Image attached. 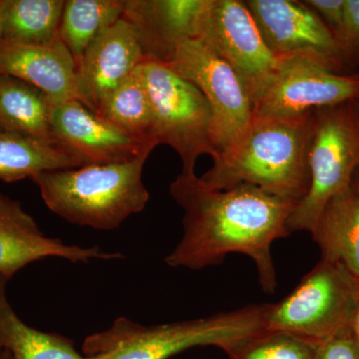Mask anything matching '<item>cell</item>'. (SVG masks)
I'll return each mask as SVG.
<instances>
[{"mask_svg":"<svg viewBox=\"0 0 359 359\" xmlns=\"http://www.w3.org/2000/svg\"><path fill=\"white\" fill-rule=\"evenodd\" d=\"M170 193L184 210V233L165 259L168 266L202 269L221 264L228 255L243 254L256 264L264 292H275L271 245L292 233L287 223L294 203L248 184L211 190L195 172H181Z\"/></svg>","mask_w":359,"mask_h":359,"instance_id":"6da1fadb","label":"cell"},{"mask_svg":"<svg viewBox=\"0 0 359 359\" xmlns=\"http://www.w3.org/2000/svg\"><path fill=\"white\" fill-rule=\"evenodd\" d=\"M313 114L254 117L240 140L212 161L201 181L215 191L248 184L297 205L311 184L309 153Z\"/></svg>","mask_w":359,"mask_h":359,"instance_id":"7a4b0ae2","label":"cell"},{"mask_svg":"<svg viewBox=\"0 0 359 359\" xmlns=\"http://www.w3.org/2000/svg\"><path fill=\"white\" fill-rule=\"evenodd\" d=\"M152 151L134 159L85 165L35 175L45 205L68 223L96 230H115L147 205L143 169Z\"/></svg>","mask_w":359,"mask_h":359,"instance_id":"3957f363","label":"cell"},{"mask_svg":"<svg viewBox=\"0 0 359 359\" xmlns=\"http://www.w3.org/2000/svg\"><path fill=\"white\" fill-rule=\"evenodd\" d=\"M266 304L249 306L181 323L146 327L117 318L109 330L84 340L85 355L111 353L110 359H168L196 346H217L224 353L264 327Z\"/></svg>","mask_w":359,"mask_h":359,"instance_id":"277c9868","label":"cell"},{"mask_svg":"<svg viewBox=\"0 0 359 359\" xmlns=\"http://www.w3.org/2000/svg\"><path fill=\"white\" fill-rule=\"evenodd\" d=\"M359 282L342 264L321 259L287 297L266 304L264 330L320 342L353 330Z\"/></svg>","mask_w":359,"mask_h":359,"instance_id":"5b68a950","label":"cell"},{"mask_svg":"<svg viewBox=\"0 0 359 359\" xmlns=\"http://www.w3.org/2000/svg\"><path fill=\"white\" fill-rule=\"evenodd\" d=\"M358 165L359 119L353 101L314 111L309 153L311 184L290 215V233H311L327 203L351 188Z\"/></svg>","mask_w":359,"mask_h":359,"instance_id":"8992f818","label":"cell"},{"mask_svg":"<svg viewBox=\"0 0 359 359\" xmlns=\"http://www.w3.org/2000/svg\"><path fill=\"white\" fill-rule=\"evenodd\" d=\"M140 71L152 107L153 141L178 153L182 172H195L202 155L216 160L219 154L212 141V113L202 92L168 65L144 62Z\"/></svg>","mask_w":359,"mask_h":359,"instance_id":"52a82bcc","label":"cell"},{"mask_svg":"<svg viewBox=\"0 0 359 359\" xmlns=\"http://www.w3.org/2000/svg\"><path fill=\"white\" fill-rule=\"evenodd\" d=\"M197 39L236 71L254 107L273 83L280 58L269 48L245 1L209 0Z\"/></svg>","mask_w":359,"mask_h":359,"instance_id":"ba28073f","label":"cell"},{"mask_svg":"<svg viewBox=\"0 0 359 359\" xmlns=\"http://www.w3.org/2000/svg\"><path fill=\"white\" fill-rule=\"evenodd\" d=\"M202 92L212 113V141L219 154L230 150L249 128L254 110L236 71L198 39L187 40L168 65Z\"/></svg>","mask_w":359,"mask_h":359,"instance_id":"9c48e42d","label":"cell"},{"mask_svg":"<svg viewBox=\"0 0 359 359\" xmlns=\"http://www.w3.org/2000/svg\"><path fill=\"white\" fill-rule=\"evenodd\" d=\"M245 4L278 58H304L337 74H354L327 25L304 1L248 0Z\"/></svg>","mask_w":359,"mask_h":359,"instance_id":"30bf717a","label":"cell"},{"mask_svg":"<svg viewBox=\"0 0 359 359\" xmlns=\"http://www.w3.org/2000/svg\"><path fill=\"white\" fill-rule=\"evenodd\" d=\"M359 98V74H337L306 59L280 58L275 79L255 104L254 117L294 118Z\"/></svg>","mask_w":359,"mask_h":359,"instance_id":"8fae6325","label":"cell"},{"mask_svg":"<svg viewBox=\"0 0 359 359\" xmlns=\"http://www.w3.org/2000/svg\"><path fill=\"white\" fill-rule=\"evenodd\" d=\"M51 134L53 143L79 167L134 159L157 146L118 128L79 100L53 104Z\"/></svg>","mask_w":359,"mask_h":359,"instance_id":"7c38bea8","label":"cell"},{"mask_svg":"<svg viewBox=\"0 0 359 359\" xmlns=\"http://www.w3.org/2000/svg\"><path fill=\"white\" fill-rule=\"evenodd\" d=\"M46 257L87 264L91 259L112 261L124 257L98 247L70 245L47 237L18 201L0 192V276L9 280L28 264Z\"/></svg>","mask_w":359,"mask_h":359,"instance_id":"4fadbf2b","label":"cell"},{"mask_svg":"<svg viewBox=\"0 0 359 359\" xmlns=\"http://www.w3.org/2000/svg\"><path fill=\"white\" fill-rule=\"evenodd\" d=\"M209 0H125L123 18L134 28L146 62L168 65L181 44L197 39Z\"/></svg>","mask_w":359,"mask_h":359,"instance_id":"5bb4252c","label":"cell"},{"mask_svg":"<svg viewBox=\"0 0 359 359\" xmlns=\"http://www.w3.org/2000/svg\"><path fill=\"white\" fill-rule=\"evenodd\" d=\"M144 62L136 32L122 18L77 61L80 102L97 113L104 99Z\"/></svg>","mask_w":359,"mask_h":359,"instance_id":"9a60e30c","label":"cell"},{"mask_svg":"<svg viewBox=\"0 0 359 359\" xmlns=\"http://www.w3.org/2000/svg\"><path fill=\"white\" fill-rule=\"evenodd\" d=\"M0 75L33 85L52 103L79 100L77 60L60 40L47 46L1 43Z\"/></svg>","mask_w":359,"mask_h":359,"instance_id":"2e32d148","label":"cell"},{"mask_svg":"<svg viewBox=\"0 0 359 359\" xmlns=\"http://www.w3.org/2000/svg\"><path fill=\"white\" fill-rule=\"evenodd\" d=\"M323 259L342 264L359 282V196L351 188L332 198L311 231Z\"/></svg>","mask_w":359,"mask_h":359,"instance_id":"e0dca14e","label":"cell"},{"mask_svg":"<svg viewBox=\"0 0 359 359\" xmlns=\"http://www.w3.org/2000/svg\"><path fill=\"white\" fill-rule=\"evenodd\" d=\"M8 280L0 276V353L11 359H110L111 353L85 355L73 340L28 327L18 318L6 294Z\"/></svg>","mask_w":359,"mask_h":359,"instance_id":"ac0fdd59","label":"cell"},{"mask_svg":"<svg viewBox=\"0 0 359 359\" xmlns=\"http://www.w3.org/2000/svg\"><path fill=\"white\" fill-rule=\"evenodd\" d=\"M53 103L33 85L11 75H0V127L52 142Z\"/></svg>","mask_w":359,"mask_h":359,"instance_id":"d6986e66","label":"cell"},{"mask_svg":"<svg viewBox=\"0 0 359 359\" xmlns=\"http://www.w3.org/2000/svg\"><path fill=\"white\" fill-rule=\"evenodd\" d=\"M78 167L56 144L0 127V181L13 183L42 172Z\"/></svg>","mask_w":359,"mask_h":359,"instance_id":"ffe728a7","label":"cell"},{"mask_svg":"<svg viewBox=\"0 0 359 359\" xmlns=\"http://www.w3.org/2000/svg\"><path fill=\"white\" fill-rule=\"evenodd\" d=\"M65 0H2V43L47 46L57 41Z\"/></svg>","mask_w":359,"mask_h":359,"instance_id":"44dd1931","label":"cell"},{"mask_svg":"<svg viewBox=\"0 0 359 359\" xmlns=\"http://www.w3.org/2000/svg\"><path fill=\"white\" fill-rule=\"evenodd\" d=\"M125 0H66L58 39L79 60L90 45L123 18Z\"/></svg>","mask_w":359,"mask_h":359,"instance_id":"7402d4cb","label":"cell"},{"mask_svg":"<svg viewBox=\"0 0 359 359\" xmlns=\"http://www.w3.org/2000/svg\"><path fill=\"white\" fill-rule=\"evenodd\" d=\"M140 66L104 99L97 114L135 138L156 144L152 139V107Z\"/></svg>","mask_w":359,"mask_h":359,"instance_id":"603a6c76","label":"cell"},{"mask_svg":"<svg viewBox=\"0 0 359 359\" xmlns=\"http://www.w3.org/2000/svg\"><path fill=\"white\" fill-rule=\"evenodd\" d=\"M318 344L290 332L264 330L226 353L230 359H313Z\"/></svg>","mask_w":359,"mask_h":359,"instance_id":"cb8c5ba5","label":"cell"},{"mask_svg":"<svg viewBox=\"0 0 359 359\" xmlns=\"http://www.w3.org/2000/svg\"><path fill=\"white\" fill-rule=\"evenodd\" d=\"M327 25L351 72L359 66V45L355 43L346 18V0H304Z\"/></svg>","mask_w":359,"mask_h":359,"instance_id":"d4e9b609","label":"cell"},{"mask_svg":"<svg viewBox=\"0 0 359 359\" xmlns=\"http://www.w3.org/2000/svg\"><path fill=\"white\" fill-rule=\"evenodd\" d=\"M313 359H359V344L353 330L320 342Z\"/></svg>","mask_w":359,"mask_h":359,"instance_id":"484cf974","label":"cell"},{"mask_svg":"<svg viewBox=\"0 0 359 359\" xmlns=\"http://www.w3.org/2000/svg\"><path fill=\"white\" fill-rule=\"evenodd\" d=\"M346 18L351 36L359 45V0H346Z\"/></svg>","mask_w":359,"mask_h":359,"instance_id":"4316f807","label":"cell"},{"mask_svg":"<svg viewBox=\"0 0 359 359\" xmlns=\"http://www.w3.org/2000/svg\"><path fill=\"white\" fill-rule=\"evenodd\" d=\"M351 189L359 196V165L356 167L355 171L353 172L351 182Z\"/></svg>","mask_w":359,"mask_h":359,"instance_id":"83f0119b","label":"cell"},{"mask_svg":"<svg viewBox=\"0 0 359 359\" xmlns=\"http://www.w3.org/2000/svg\"><path fill=\"white\" fill-rule=\"evenodd\" d=\"M353 334L355 335L356 339H358L359 344V302L358 306V311H356L355 318H354L353 325Z\"/></svg>","mask_w":359,"mask_h":359,"instance_id":"f1b7e54d","label":"cell"},{"mask_svg":"<svg viewBox=\"0 0 359 359\" xmlns=\"http://www.w3.org/2000/svg\"><path fill=\"white\" fill-rule=\"evenodd\" d=\"M2 43V0H0V47Z\"/></svg>","mask_w":359,"mask_h":359,"instance_id":"f546056e","label":"cell"},{"mask_svg":"<svg viewBox=\"0 0 359 359\" xmlns=\"http://www.w3.org/2000/svg\"><path fill=\"white\" fill-rule=\"evenodd\" d=\"M354 107H355L356 113H358V119H359V98L356 99V100L353 101Z\"/></svg>","mask_w":359,"mask_h":359,"instance_id":"4dcf8cb0","label":"cell"},{"mask_svg":"<svg viewBox=\"0 0 359 359\" xmlns=\"http://www.w3.org/2000/svg\"><path fill=\"white\" fill-rule=\"evenodd\" d=\"M0 359H11V358H9L8 353H6V351H1V353H0Z\"/></svg>","mask_w":359,"mask_h":359,"instance_id":"1f68e13d","label":"cell"}]
</instances>
